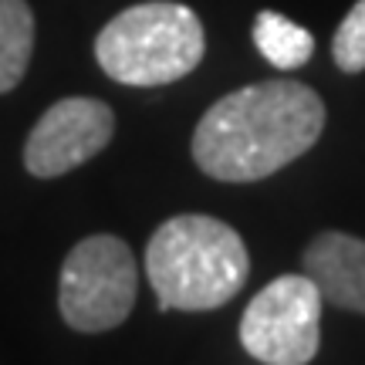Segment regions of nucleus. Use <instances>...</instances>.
Listing matches in <instances>:
<instances>
[{"label":"nucleus","instance_id":"obj_2","mask_svg":"<svg viewBox=\"0 0 365 365\" xmlns=\"http://www.w3.org/2000/svg\"><path fill=\"white\" fill-rule=\"evenodd\" d=\"M145 274L163 312H213L247 284L250 254L230 223L180 213L149 237Z\"/></svg>","mask_w":365,"mask_h":365},{"label":"nucleus","instance_id":"obj_7","mask_svg":"<svg viewBox=\"0 0 365 365\" xmlns=\"http://www.w3.org/2000/svg\"><path fill=\"white\" fill-rule=\"evenodd\" d=\"M301 264L325 301L365 314V240L341 230H325L304 247Z\"/></svg>","mask_w":365,"mask_h":365},{"label":"nucleus","instance_id":"obj_5","mask_svg":"<svg viewBox=\"0 0 365 365\" xmlns=\"http://www.w3.org/2000/svg\"><path fill=\"white\" fill-rule=\"evenodd\" d=\"M322 291L308 274L264 284L240 318V345L264 365H308L322 345Z\"/></svg>","mask_w":365,"mask_h":365},{"label":"nucleus","instance_id":"obj_9","mask_svg":"<svg viewBox=\"0 0 365 365\" xmlns=\"http://www.w3.org/2000/svg\"><path fill=\"white\" fill-rule=\"evenodd\" d=\"M254 44L281 71H294V68L308 65L314 54L312 31H304L301 24H294L291 17H284L277 11L257 14V21H254Z\"/></svg>","mask_w":365,"mask_h":365},{"label":"nucleus","instance_id":"obj_8","mask_svg":"<svg viewBox=\"0 0 365 365\" xmlns=\"http://www.w3.org/2000/svg\"><path fill=\"white\" fill-rule=\"evenodd\" d=\"M34 54V11L27 0H0V95L14 91Z\"/></svg>","mask_w":365,"mask_h":365},{"label":"nucleus","instance_id":"obj_1","mask_svg":"<svg viewBox=\"0 0 365 365\" xmlns=\"http://www.w3.org/2000/svg\"><path fill=\"white\" fill-rule=\"evenodd\" d=\"M325 132V102L301 81L271 78L213 102L196 122L193 163L220 182H257L301 159Z\"/></svg>","mask_w":365,"mask_h":365},{"label":"nucleus","instance_id":"obj_4","mask_svg":"<svg viewBox=\"0 0 365 365\" xmlns=\"http://www.w3.org/2000/svg\"><path fill=\"white\" fill-rule=\"evenodd\" d=\"M135 294H139V264L122 237H85L61 264L58 308L75 331L118 328L132 314Z\"/></svg>","mask_w":365,"mask_h":365},{"label":"nucleus","instance_id":"obj_3","mask_svg":"<svg viewBox=\"0 0 365 365\" xmlns=\"http://www.w3.org/2000/svg\"><path fill=\"white\" fill-rule=\"evenodd\" d=\"M207 54L203 24L186 4L149 0L115 14L95 38V61L129 88H159L186 78Z\"/></svg>","mask_w":365,"mask_h":365},{"label":"nucleus","instance_id":"obj_6","mask_svg":"<svg viewBox=\"0 0 365 365\" xmlns=\"http://www.w3.org/2000/svg\"><path fill=\"white\" fill-rule=\"evenodd\" d=\"M115 135V112L102 98L71 95L54 102L24 143V166L38 180H54L78 170L102 153Z\"/></svg>","mask_w":365,"mask_h":365},{"label":"nucleus","instance_id":"obj_10","mask_svg":"<svg viewBox=\"0 0 365 365\" xmlns=\"http://www.w3.org/2000/svg\"><path fill=\"white\" fill-rule=\"evenodd\" d=\"M331 58L341 71L359 75L365 71V0H355L331 38Z\"/></svg>","mask_w":365,"mask_h":365}]
</instances>
